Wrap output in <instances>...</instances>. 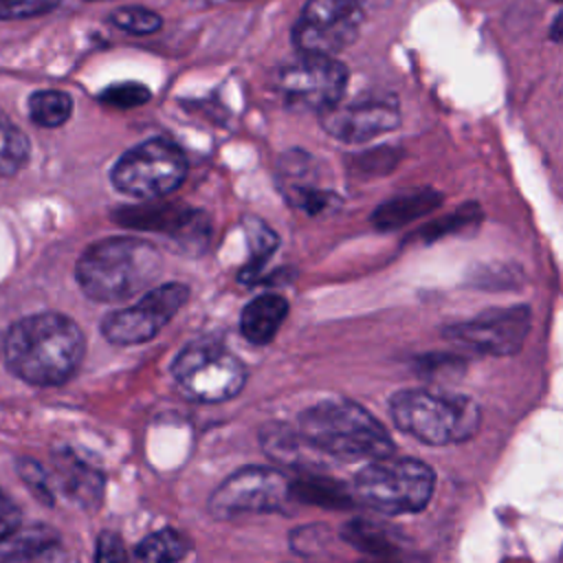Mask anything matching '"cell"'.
I'll list each match as a JSON object with an SVG mask.
<instances>
[{"mask_svg":"<svg viewBox=\"0 0 563 563\" xmlns=\"http://www.w3.org/2000/svg\"><path fill=\"white\" fill-rule=\"evenodd\" d=\"M292 488L290 482L275 468L244 466L231 473L207 501L209 515L231 519L238 515L275 512L286 506Z\"/></svg>","mask_w":563,"mask_h":563,"instance_id":"cell-10","label":"cell"},{"mask_svg":"<svg viewBox=\"0 0 563 563\" xmlns=\"http://www.w3.org/2000/svg\"><path fill=\"white\" fill-rule=\"evenodd\" d=\"M110 22L125 31V33H132V35H150V33H156L163 24V18L158 13H154L152 9H145V7H123V9H117L112 15H110Z\"/></svg>","mask_w":563,"mask_h":563,"instance_id":"cell-25","label":"cell"},{"mask_svg":"<svg viewBox=\"0 0 563 563\" xmlns=\"http://www.w3.org/2000/svg\"><path fill=\"white\" fill-rule=\"evenodd\" d=\"M288 299L277 292H264L251 299L240 314V332L253 345H266L275 339L288 317Z\"/></svg>","mask_w":563,"mask_h":563,"instance_id":"cell-17","label":"cell"},{"mask_svg":"<svg viewBox=\"0 0 563 563\" xmlns=\"http://www.w3.org/2000/svg\"><path fill=\"white\" fill-rule=\"evenodd\" d=\"M323 130L343 143H363L391 132L400 125L396 97H358L347 103H334L321 114Z\"/></svg>","mask_w":563,"mask_h":563,"instance_id":"cell-13","label":"cell"},{"mask_svg":"<svg viewBox=\"0 0 563 563\" xmlns=\"http://www.w3.org/2000/svg\"><path fill=\"white\" fill-rule=\"evenodd\" d=\"M187 299L189 286L180 282L152 286L136 303L106 314L101 321V334L112 345H139L152 341Z\"/></svg>","mask_w":563,"mask_h":563,"instance_id":"cell-9","label":"cell"},{"mask_svg":"<svg viewBox=\"0 0 563 563\" xmlns=\"http://www.w3.org/2000/svg\"><path fill=\"white\" fill-rule=\"evenodd\" d=\"M59 545L57 534L48 526H33L29 530L15 528L7 539L0 541V559L24 561L48 556Z\"/></svg>","mask_w":563,"mask_h":563,"instance_id":"cell-20","label":"cell"},{"mask_svg":"<svg viewBox=\"0 0 563 563\" xmlns=\"http://www.w3.org/2000/svg\"><path fill=\"white\" fill-rule=\"evenodd\" d=\"M394 424L429 446L468 440L479 429V407L460 394H440L422 387L400 389L389 398Z\"/></svg>","mask_w":563,"mask_h":563,"instance_id":"cell-4","label":"cell"},{"mask_svg":"<svg viewBox=\"0 0 563 563\" xmlns=\"http://www.w3.org/2000/svg\"><path fill=\"white\" fill-rule=\"evenodd\" d=\"M20 521H22L20 508L11 497H7L0 490V541L7 539L15 528H20Z\"/></svg>","mask_w":563,"mask_h":563,"instance_id":"cell-29","label":"cell"},{"mask_svg":"<svg viewBox=\"0 0 563 563\" xmlns=\"http://www.w3.org/2000/svg\"><path fill=\"white\" fill-rule=\"evenodd\" d=\"M174 380L194 400L224 402L246 383L244 363L220 341L202 336L187 343L172 365Z\"/></svg>","mask_w":563,"mask_h":563,"instance_id":"cell-6","label":"cell"},{"mask_svg":"<svg viewBox=\"0 0 563 563\" xmlns=\"http://www.w3.org/2000/svg\"><path fill=\"white\" fill-rule=\"evenodd\" d=\"M121 224H130L143 231H161L187 255H198L209 240V218L200 209H189L185 205H158L125 209L117 216Z\"/></svg>","mask_w":563,"mask_h":563,"instance_id":"cell-14","label":"cell"},{"mask_svg":"<svg viewBox=\"0 0 563 563\" xmlns=\"http://www.w3.org/2000/svg\"><path fill=\"white\" fill-rule=\"evenodd\" d=\"M361 22L356 0H308L292 26V44L306 55L334 57L358 37Z\"/></svg>","mask_w":563,"mask_h":563,"instance_id":"cell-11","label":"cell"},{"mask_svg":"<svg viewBox=\"0 0 563 563\" xmlns=\"http://www.w3.org/2000/svg\"><path fill=\"white\" fill-rule=\"evenodd\" d=\"M150 90L139 84V81H123V84H112L108 86L99 99L110 106V108H119V110H130L136 106H143L145 101H150Z\"/></svg>","mask_w":563,"mask_h":563,"instance_id":"cell-26","label":"cell"},{"mask_svg":"<svg viewBox=\"0 0 563 563\" xmlns=\"http://www.w3.org/2000/svg\"><path fill=\"white\" fill-rule=\"evenodd\" d=\"M297 431L317 453L339 460H374L394 451L380 420L352 400H323L303 409Z\"/></svg>","mask_w":563,"mask_h":563,"instance_id":"cell-3","label":"cell"},{"mask_svg":"<svg viewBox=\"0 0 563 563\" xmlns=\"http://www.w3.org/2000/svg\"><path fill=\"white\" fill-rule=\"evenodd\" d=\"M189 552L187 539L172 530L163 528L158 532L147 534L139 545L134 548V556L141 561H154V563H167V561H178Z\"/></svg>","mask_w":563,"mask_h":563,"instance_id":"cell-22","label":"cell"},{"mask_svg":"<svg viewBox=\"0 0 563 563\" xmlns=\"http://www.w3.org/2000/svg\"><path fill=\"white\" fill-rule=\"evenodd\" d=\"M57 479L68 499H73L81 508H95L103 497V473L77 457L73 451L62 449L53 457Z\"/></svg>","mask_w":563,"mask_h":563,"instance_id":"cell-16","label":"cell"},{"mask_svg":"<svg viewBox=\"0 0 563 563\" xmlns=\"http://www.w3.org/2000/svg\"><path fill=\"white\" fill-rule=\"evenodd\" d=\"M29 161L26 134L0 112V176L18 174Z\"/></svg>","mask_w":563,"mask_h":563,"instance_id":"cell-23","label":"cell"},{"mask_svg":"<svg viewBox=\"0 0 563 563\" xmlns=\"http://www.w3.org/2000/svg\"><path fill=\"white\" fill-rule=\"evenodd\" d=\"M185 176L187 158L183 150L161 136L123 152L110 172L114 189L139 200H156L176 191Z\"/></svg>","mask_w":563,"mask_h":563,"instance_id":"cell-7","label":"cell"},{"mask_svg":"<svg viewBox=\"0 0 563 563\" xmlns=\"http://www.w3.org/2000/svg\"><path fill=\"white\" fill-rule=\"evenodd\" d=\"M18 473L22 477V482L29 486V490L46 506H53L55 497H53V486L48 482L46 471L42 468L40 462H35L33 457H20L18 460Z\"/></svg>","mask_w":563,"mask_h":563,"instance_id":"cell-27","label":"cell"},{"mask_svg":"<svg viewBox=\"0 0 563 563\" xmlns=\"http://www.w3.org/2000/svg\"><path fill=\"white\" fill-rule=\"evenodd\" d=\"M433 488V468L416 457H374L354 477L356 497L385 515L420 512Z\"/></svg>","mask_w":563,"mask_h":563,"instance_id":"cell-5","label":"cell"},{"mask_svg":"<svg viewBox=\"0 0 563 563\" xmlns=\"http://www.w3.org/2000/svg\"><path fill=\"white\" fill-rule=\"evenodd\" d=\"M59 0H0V20H24L53 11Z\"/></svg>","mask_w":563,"mask_h":563,"instance_id":"cell-28","label":"cell"},{"mask_svg":"<svg viewBox=\"0 0 563 563\" xmlns=\"http://www.w3.org/2000/svg\"><path fill=\"white\" fill-rule=\"evenodd\" d=\"M312 156L303 152H290L284 154L279 161V187L288 200L290 207L301 209L306 213H321L330 205H334L336 196L332 191L321 189L312 180L314 165L310 161Z\"/></svg>","mask_w":563,"mask_h":563,"instance_id":"cell-15","label":"cell"},{"mask_svg":"<svg viewBox=\"0 0 563 563\" xmlns=\"http://www.w3.org/2000/svg\"><path fill=\"white\" fill-rule=\"evenodd\" d=\"M347 70L330 55H306L286 64L277 75V88L288 108L323 114L341 101Z\"/></svg>","mask_w":563,"mask_h":563,"instance_id":"cell-8","label":"cell"},{"mask_svg":"<svg viewBox=\"0 0 563 563\" xmlns=\"http://www.w3.org/2000/svg\"><path fill=\"white\" fill-rule=\"evenodd\" d=\"M97 561H123L125 559V550H123V541L119 539V534L114 532H103L97 541V552H95Z\"/></svg>","mask_w":563,"mask_h":563,"instance_id":"cell-30","label":"cell"},{"mask_svg":"<svg viewBox=\"0 0 563 563\" xmlns=\"http://www.w3.org/2000/svg\"><path fill=\"white\" fill-rule=\"evenodd\" d=\"M161 271L163 260L152 242L134 235H112L81 253L75 277L88 299L119 303L152 288Z\"/></svg>","mask_w":563,"mask_h":563,"instance_id":"cell-2","label":"cell"},{"mask_svg":"<svg viewBox=\"0 0 563 563\" xmlns=\"http://www.w3.org/2000/svg\"><path fill=\"white\" fill-rule=\"evenodd\" d=\"M84 350L81 328L62 312L29 314L4 334L9 369L35 387H57L73 378Z\"/></svg>","mask_w":563,"mask_h":563,"instance_id":"cell-1","label":"cell"},{"mask_svg":"<svg viewBox=\"0 0 563 563\" xmlns=\"http://www.w3.org/2000/svg\"><path fill=\"white\" fill-rule=\"evenodd\" d=\"M244 235L249 242V260L240 271V282L251 284L277 251L279 238L262 218H255V216L244 218Z\"/></svg>","mask_w":563,"mask_h":563,"instance_id":"cell-19","label":"cell"},{"mask_svg":"<svg viewBox=\"0 0 563 563\" xmlns=\"http://www.w3.org/2000/svg\"><path fill=\"white\" fill-rule=\"evenodd\" d=\"M530 330V308H490L475 319L442 328V336L451 343L490 356L517 354Z\"/></svg>","mask_w":563,"mask_h":563,"instance_id":"cell-12","label":"cell"},{"mask_svg":"<svg viewBox=\"0 0 563 563\" xmlns=\"http://www.w3.org/2000/svg\"><path fill=\"white\" fill-rule=\"evenodd\" d=\"M73 114V99L64 90H37L29 97V117L42 128H57Z\"/></svg>","mask_w":563,"mask_h":563,"instance_id":"cell-21","label":"cell"},{"mask_svg":"<svg viewBox=\"0 0 563 563\" xmlns=\"http://www.w3.org/2000/svg\"><path fill=\"white\" fill-rule=\"evenodd\" d=\"M343 539L367 554H389L396 548L389 541V532L372 521H350L343 528Z\"/></svg>","mask_w":563,"mask_h":563,"instance_id":"cell-24","label":"cell"},{"mask_svg":"<svg viewBox=\"0 0 563 563\" xmlns=\"http://www.w3.org/2000/svg\"><path fill=\"white\" fill-rule=\"evenodd\" d=\"M442 202V194L435 189H413L407 194H398L391 200L376 207L372 216V224L380 231L400 229L422 213L433 211Z\"/></svg>","mask_w":563,"mask_h":563,"instance_id":"cell-18","label":"cell"}]
</instances>
